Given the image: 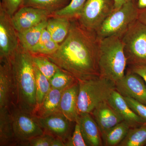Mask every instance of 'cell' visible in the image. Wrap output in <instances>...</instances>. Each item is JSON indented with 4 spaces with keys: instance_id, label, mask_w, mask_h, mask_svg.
<instances>
[{
    "instance_id": "6da1fadb",
    "label": "cell",
    "mask_w": 146,
    "mask_h": 146,
    "mask_svg": "<svg viewBox=\"0 0 146 146\" xmlns=\"http://www.w3.org/2000/svg\"><path fill=\"white\" fill-rule=\"evenodd\" d=\"M100 43L96 32L85 28L77 19H72L68 36L58 49L52 54L45 56L78 80L88 78L100 76Z\"/></svg>"
},
{
    "instance_id": "7a4b0ae2",
    "label": "cell",
    "mask_w": 146,
    "mask_h": 146,
    "mask_svg": "<svg viewBox=\"0 0 146 146\" xmlns=\"http://www.w3.org/2000/svg\"><path fill=\"white\" fill-rule=\"evenodd\" d=\"M7 60L13 84L12 105L21 111L34 115L37 106L33 54L20 44Z\"/></svg>"
},
{
    "instance_id": "3957f363",
    "label": "cell",
    "mask_w": 146,
    "mask_h": 146,
    "mask_svg": "<svg viewBox=\"0 0 146 146\" xmlns=\"http://www.w3.org/2000/svg\"><path fill=\"white\" fill-rule=\"evenodd\" d=\"M127 65L121 37L113 36L100 39L98 56L100 76L115 83L125 75Z\"/></svg>"
},
{
    "instance_id": "277c9868",
    "label": "cell",
    "mask_w": 146,
    "mask_h": 146,
    "mask_svg": "<svg viewBox=\"0 0 146 146\" xmlns=\"http://www.w3.org/2000/svg\"><path fill=\"white\" fill-rule=\"evenodd\" d=\"M78 110L79 115L91 113L99 105L108 101L116 90L115 83L98 76L78 80Z\"/></svg>"
},
{
    "instance_id": "5b68a950",
    "label": "cell",
    "mask_w": 146,
    "mask_h": 146,
    "mask_svg": "<svg viewBox=\"0 0 146 146\" xmlns=\"http://www.w3.org/2000/svg\"><path fill=\"white\" fill-rule=\"evenodd\" d=\"M137 3V1H131L113 11L96 32L98 37L102 39L113 36L121 37L129 26L138 20Z\"/></svg>"
},
{
    "instance_id": "8992f818",
    "label": "cell",
    "mask_w": 146,
    "mask_h": 146,
    "mask_svg": "<svg viewBox=\"0 0 146 146\" xmlns=\"http://www.w3.org/2000/svg\"><path fill=\"white\" fill-rule=\"evenodd\" d=\"M128 66L146 63V26L138 20L121 37Z\"/></svg>"
},
{
    "instance_id": "52a82bcc",
    "label": "cell",
    "mask_w": 146,
    "mask_h": 146,
    "mask_svg": "<svg viewBox=\"0 0 146 146\" xmlns=\"http://www.w3.org/2000/svg\"><path fill=\"white\" fill-rule=\"evenodd\" d=\"M9 109L16 144L27 146L31 139L44 133L34 115L21 111L13 105Z\"/></svg>"
},
{
    "instance_id": "ba28073f",
    "label": "cell",
    "mask_w": 146,
    "mask_h": 146,
    "mask_svg": "<svg viewBox=\"0 0 146 146\" xmlns=\"http://www.w3.org/2000/svg\"><path fill=\"white\" fill-rule=\"evenodd\" d=\"M114 10V0H87L77 19L85 28L96 32Z\"/></svg>"
},
{
    "instance_id": "9c48e42d",
    "label": "cell",
    "mask_w": 146,
    "mask_h": 146,
    "mask_svg": "<svg viewBox=\"0 0 146 146\" xmlns=\"http://www.w3.org/2000/svg\"><path fill=\"white\" fill-rule=\"evenodd\" d=\"M20 45L11 17L0 6V61L8 60Z\"/></svg>"
},
{
    "instance_id": "30bf717a",
    "label": "cell",
    "mask_w": 146,
    "mask_h": 146,
    "mask_svg": "<svg viewBox=\"0 0 146 146\" xmlns=\"http://www.w3.org/2000/svg\"><path fill=\"white\" fill-rule=\"evenodd\" d=\"M116 90L146 105V84L141 77L128 68L125 75L115 83Z\"/></svg>"
},
{
    "instance_id": "8fae6325",
    "label": "cell",
    "mask_w": 146,
    "mask_h": 146,
    "mask_svg": "<svg viewBox=\"0 0 146 146\" xmlns=\"http://www.w3.org/2000/svg\"><path fill=\"white\" fill-rule=\"evenodd\" d=\"M51 16L52 13L47 11L31 7L23 6L11 18L16 31L21 33L46 21Z\"/></svg>"
},
{
    "instance_id": "7c38bea8",
    "label": "cell",
    "mask_w": 146,
    "mask_h": 146,
    "mask_svg": "<svg viewBox=\"0 0 146 146\" xmlns=\"http://www.w3.org/2000/svg\"><path fill=\"white\" fill-rule=\"evenodd\" d=\"M36 122L45 132L61 138L65 142L70 136L71 122L60 112L41 117L34 115Z\"/></svg>"
},
{
    "instance_id": "4fadbf2b",
    "label": "cell",
    "mask_w": 146,
    "mask_h": 146,
    "mask_svg": "<svg viewBox=\"0 0 146 146\" xmlns=\"http://www.w3.org/2000/svg\"><path fill=\"white\" fill-rule=\"evenodd\" d=\"M91 114L98 126L101 134L123 121L108 101L99 105Z\"/></svg>"
},
{
    "instance_id": "5bb4252c",
    "label": "cell",
    "mask_w": 146,
    "mask_h": 146,
    "mask_svg": "<svg viewBox=\"0 0 146 146\" xmlns=\"http://www.w3.org/2000/svg\"><path fill=\"white\" fill-rule=\"evenodd\" d=\"M78 123L87 146H103L102 134L98 126L91 113L79 115Z\"/></svg>"
},
{
    "instance_id": "9a60e30c",
    "label": "cell",
    "mask_w": 146,
    "mask_h": 146,
    "mask_svg": "<svg viewBox=\"0 0 146 146\" xmlns=\"http://www.w3.org/2000/svg\"><path fill=\"white\" fill-rule=\"evenodd\" d=\"M79 91L78 80L64 89L60 104V112L72 122L78 119L77 102Z\"/></svg>"
},
{
    "instance_id": "2e32d148",
    "label": "cell",
    "mask_w": 146,
    "mask_h": 146,
    "mask_svg": "<svg viewBox=\"0 0 146 146\" xmlns=\"http://www.w3.org/2000/svg\"><path fill=\"white\" fill-rule=\"evenodd\" d=\"M108 102L130 128L136 127L146 123L133 112L124 98L116 90L112 92Z\"/></svg>"
},
{
    "instance_id": "e0dca14e",
    "label": "cell",
    "mask_w": 146,
    "mask_h": 146,
    "mask_svg": "<svg viewBox=\"0 0 146 146\" xmlns=\"http://www.w3.org/2000/svg\"><path fill=\"white\" fill-rule=\"evenodd\" d=\"M13 84L7 60L0 61V108H9L12 104Z\"/></svg>"
},
{
    "instance_id": "ac0fdd59",
    "label": "cell",
    "mask_w": 146,
    "mask_h": 146,
    "mask_svg": "<svg viewBox=\"0 0 146 146\" xmlns=\"http://www.w3.org/2000/svg\"><path fill=\"white\" fill-rule=\"evenodd\" d=\"M71 27V20L51 16L47 20L46 28L54 41L60 44L68 36Z\"/></svg>"
},
{
    "instance_id": "d6986e66",
    "label": "cell",
    "mask_w": 146,
    "mask_h": 146,
    "mask_svg": "<svg viewBox=\"0 0 146 146\" xmlns=\"http://www.w3.org/2000/svg\"><path fill=\"white\" fill-rule=\"evenodd\" d=\"M64 89L51 88L42 104L36 109L34 115L44 117L60 112V100Z\"/></svg>"
},
{
    "instance_id": "ffe728a7",
    "label": "cell",
    "mask_w": 146,
    "mask_h": 146,
    "mask_svg": "<svg viewBox=\"0 0 146 146\" xmlns=\"http://www.w3.org/2000/svg\"><path fill=\"white\" fill-rule=\"evenodd\" d=\"M16 144L9 108H0V146Z\"/></svg>"
},
{
    "instance_id": "44dd1931",
    "label": "cell",
    "mask_w": 146,
    "mask_h": 146,
    "mask_svg": "<svg viewBox=\"0 0 146 146\" xmlns=\"http://www.w3.org/2000/svg\"><path fill=\"white\" fill-rule=\"evenodd\" d=\"M47 20L25 31L18 33L20 44L25 49L31 52L38 44L42 32L46 28Z\"/></svg>"
},
{
    "instance_id": "7402d4cb",
    "label": "cell",
    "mask_w": 146,
    "mask_h": 146,
    "mask_svg": "<svg viewBox=\"0 0 146 146\" xmlns=\"http://www.w3.org/2000/svg\"><path fill=\"white\" fill-rule=\"evenodd\" d=\"M130 126L124 121L110 129L102 134L103 146H118L124 139Z\"/></svg>"
},
{
    "instance_id": "603a6c76",
    "label": "cell",
    "mask_w": 146,
    "mask_h": 146,
    "mask_svg": "<svg viewBox=\"0 0 146 146\" xmlns=\"http://www.w3.org/2000/svg\"><path fill=\"white\" fill-rule=\"evenodd\" d=\"M146 145V123L136 127L130 128L125 138L118 146Z\"/></svg>"
},
{
    "instance_id": "cb8c5ba5",
    "label": "cell",
    "mask_w": 146,
    "mask_h": 146,
    "mask_svg": "<svg viewBox=\"0 0 146 146\" xmlns=\"http://www.w3.org/2000/svg\"><path fill=\"white\" fill-rule=\"evenodd\" d=\"M71 0H24L23 6L31 7L49 11L52 14L64 8Z\"/></svg>"
},
{
    "instance_id": "d4e9b609",
    "label": "cell",
    "mask_w": 146,
    "mask_h": 146,
    "mask_svg": "<svg viewBox=\"0 0 146 146\" xmlns=\"http://www.w3.org/2000/svg\"><path fill=\"white\" fill-rule=\"evenodd\" d=\"M34 71L36 80V100L37 108L42 104L45 97L51 89V86L49 80L41 72L35 65Z\"/></svg>"
},
{
    "instance_id": "484cf974",
    "label": "cell",
    "mask_w": 146,
    "mask_h": 146,
    "mask_svg": "<svg viewBox=\"0 0 146 146\" xmlns=\"http://www.w3.org/2000/svg\"><path fill=\"white\" fill-rule=\"evenodd\" d=\"M87 0H71L64 8L56 11L52 16L64 17L72 20L77 19L81 13Z\"/></svg>"
},
{
    "instance_id": "4316f807",
    "label": "cell",
    "mask_w": 146,
    "mask_h": 146,
    "mask_svg": "<svg viewBox=\"0 0 146 146\" xmlns=\"http://www.w3.org/2000/svg\"><path fill=\"white\" fill-rule=\"evenodd\" d=\"M34 65L49 80L56 72L59 68L44 55L33 54Z\"/></svg>"
},
{
    "instance_id": "83f0119b",
    "label": "cell",
    "mask_w": 146,
    "mask_h": 146,
    "mask_svg": "<svg viewBox=\"0 0 146 146\" xmlns=\"http://www.w3.org/2000/svg\"><path fill=\"white\" fill-rule=\"evenodd\" d=\"M78 80L70 73L59 68L50 80V82L52 88L64 89Z\"/></svg>"
},
{
    "instance_id": "f1b7e54d",
    "label": "cell",
    "mask_w": 146,
    "mask_h": 146,
    "mask_svg": "<svg viewBox=\"0 0 146 146\" xmlns=\"http://www.w3.org/2000/svg\"><path fill=\"white\" fill-rule=\"evenodd\" d=\"M60 44L54 41L52 39L47 40L41 44L37 45L31 51L33 54H41L48 55L55 52Z\"/></svg>"
},
{
    "instance_id": "f546056e",
    "label": "cell",
    "mask_w": 146,
    "mask_h": 146,
    "mask_svg": "<svg viewBox=\"0 0 146 146\" xmlns=\"http://www.w3.org/2000/svg\"><path fill=\"white\" fill-rule=\"evenodd\" d=\"M65 146H87L78 123H76L72 135L65 142Z\"/></svg>"
},
{
    "instance_id": "4dcf8cb0",
    "label": "cell",
    "mask_w": 146,
    "mask_h": 146,
    "mask_svg": "<svg viewBox=\"0 0 146 146\" xmlns=\"http://www.w3.org/2000/svg\"><path fill=\"white\" fill-rule=\"evenodd\" d=\"M123 97L133 112L146 123V105L129 97Z\"/></svg>"
},
{
    "instance_id": "1f68e13d",
    "label": "cell",
    "mask_w": 146,
    "mask_h": 146,
    "mask_svg": "<svg viewBox=\"0 0 146 146\" xmlns=\"http://www.w3.org/2000/svg\"><path fill=\"white\" fill-rule=\"evenodd\" d=\"M54 138V136L52 134L44 131L42 135L31 139L27 146H51Z\"/></svg>"
},
{
    "instance_id": "d6a6232c",
    "label": "cell",
    "mask_w": 146,
    "mask_h": 146,
    "mask_svg": "<svg viewBox=\"0 0 146 146\" xmlns=\"http://www.w3.org/2000/svg\"><path fill=\"white\" fill-rule=\"evenodd\" d=\"M24 0H1L0 6L11 17L23 6Z\"/></svg>"
},
{
    "instance_id": "836d02e7",
    "label": "cell",
    "mask_w": 146,
    "mask_h": 146,
    "mask_svg": "<svg viewBox=\"0 0 146 146\" xmlns=\"http://www.w3.org/2000/svg\"><path fill=\"white\" fill-rule=\"evenodd\" d=\"M128 68L141 77L146 84V63L128 66Z\"/></svg>"
},
{
    "instance_id": "e575fe53",
    "label": "cell",
    "mask_w": 146,
    "mask_h": 146,
    "mask_svg": "<svg viewBox=\"0 0 146 146\" xmlns=\"http://www.w3.org/2000/svg\"><path fill=\"white\" fill-rule=\"evenodd\" d=\"M138 20L146 26V8L139 9Z\"/></svg>"
},
{
    "instance_id": "d590c367",
    "label": "cell",
    "mask_w": 146,
    "mask_h": 146,
    "mask_svg": "<svg viewBox=\"0 0 146 146\" xmlns=\"http://www.w3.org/2000/svg\"><path fill=\"white\" fill-rule=\"evenodd\" d=\"M132 1H137V0H114V3H115V10L120 8L126 3Z\"/></svg>"
},
{
    "instance_id": "8d00e7d4",
    "label": "cell",
    "mask_w": 146,
    "mask_h": 146,
    "mask_svg": "<svg viewBox=\"0 0 146 146\" xmlns=\"http://www.w3.org/2000/svg\"><path fill=\"white\" fill-rule=\"evenodd\" d=\"M51 146H65V142L61 138L56 137L53 141Z\"/></svg>"
},
{
    "instance_id": "74e56055",
    "label": "cell",
    "mask_w": 146,
    "mask_h": 146,
    "mask_svg": "<svg viewBox=\"0 0 146 146\" xmlns=\"http://www.w3.org/2000/svg\"><path fill=\"white\" fill-rule=\"evenodd\" d=\"M137 6L139 9L146 8V0H137Z\"/></svg>"
},
{
    "instance_id": "f35d334b",
    "label": "cell",
    "mask_w": 146,
    "mask_h": 146,
    "mask_svg": "<svg viewBox=\"0 0 146 146\" xmlns=\"http://www.w3.org/2000/svg\"></svg>"
}]
</instances>
